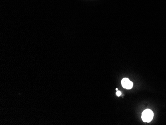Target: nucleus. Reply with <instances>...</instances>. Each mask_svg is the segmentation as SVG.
Instances as JSON below:
<instances>
[{
  "instance_id": "obj_2",
  "label": "nucleus",
  "mask_w": 166,
  "mask_h": 125,
  "mask_svg": "<svg viewBox=\"0 0 166 125\" xmlns=\"http://www.w3.org/2000/svg\"><path fill=\"white\" fill-rule=\"evenodd\" d=\"M121 84L124 88L127 89H131L133 86V82L127 78L122 79L121 80Z\"/></svg>"
},
{
  "instance_id": "obj_4",
  "label": "nucleus",
  "mask_w": 166,
  "mask_h": 125,
  "mask_svg": "<svg viewBox=\"0 0 166 125\" xmlns=\"http://www.w3.org/2000/svg\"><path fill=\"white\" fill-rule=\"evenodd\" d=\"M116 91H117V90H118V89H117V88H116Z\"/></svg>"
},
{
  "instance_id": "obj_1",
  "label": "nucleus",
  "mask_w": 166,
  "mask_h": 125,
  "mask_svg": "<svg viewBox=\"0 0 166 125\" xmlns=\"http://www.w3.org/2000/svg\"><path fill=\"white\" fill-rule=\"evenodd\" d=\"M154 117L153 112L150 109H146L142 114V119L144 122L149 123L153 119Z\"/></svg>"
},
{
  "instance_id": "obj_3",
  "label": "nucleus",
  "mask_w": 166,
  "mask_h": 125,
  "mask_svg": "<svg viewBox=\"0 0 166 125\" xmlns=\"http://www.w3.org/2000/svg\"><path fill=\"white\" fill-rule=\"evenodd\" d=\"M121 95V92L120 91L117 90V92H116V95L117 96H120Z\"/></svg>"
}]
</instances>
